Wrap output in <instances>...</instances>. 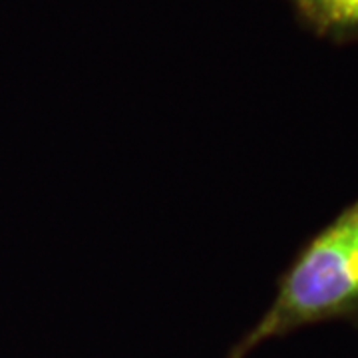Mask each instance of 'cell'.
<instances>
[{
    "label": "cell",
    "instance_id": "6da1fadb",
    "mask_svg": "<svg viewBox=\"0 0 358 358\" xmlns=\"http://www.w3.org/2000/svg\"><path fill=\"white\" fill-rule=\"evenodd\" d=\"M358 324V199L320 229L279 281L273 303L227 358L320 322Z\"/></svg>",
    "mask_w": 358,
    "mask_h": 358
},
{
    "label": "cell",
    "instance_id": "7a4b0ae2",
    "mask_svg": "<svg viewBox=\"0 0 358 358\" xmlns=\"http://www.w3.org/2000/svg\"><path fill=\"white\" fill-rule=\"evenodd\" d=\"M296 18L320 38L358 42V0H289Z\"/></svg>",
    "mask_w": 358,
    "mask_h": 358
}]
</instances>
